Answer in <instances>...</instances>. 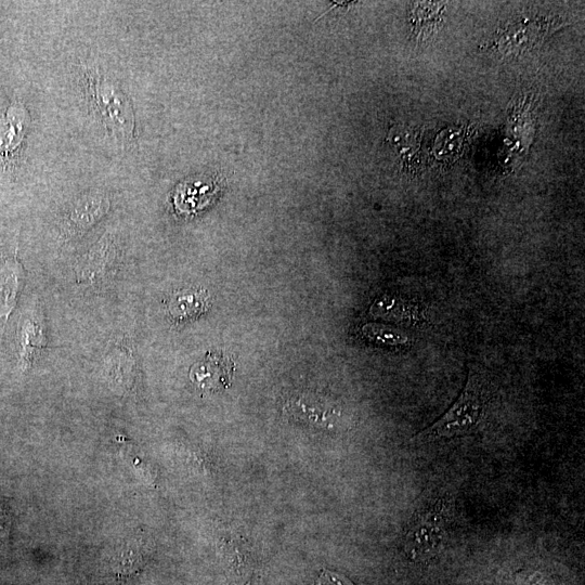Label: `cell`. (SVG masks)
<instances>
[{
	"label": "cell",
	"instance_id": "cell-11",
	"mask_svg": "<svg viewBox=\"0 0 585 585\" xmlns=\"http://www.w3.org/2000/svg\"><path fill=\"white\" fill-rule=\"evenodd\" d=\"M362 332L368 340L383 345L401 346L410 343L406 333L383 324L370 323L364 325Z\"/></svg>",
	"mask_w": 585,
	"mask_h": 585
},
{
	"label": "cell",
	"instance_id": "cell-8",
	"mask_svg": "<svg viewBox=\"0 0 585 585\" xmlns=\"http://www.w3.org/2000/svg\"><path fill=\"white\" fill-rule=\"evenodd\" d=\"M106 370L115 386L123 390L134 383L136 362L132 353L124 348H116L106 361Z\"/></svg>",
	"mask_w": 585,
	"mask_h": 585
},
{
	"label": "cell",
	"instance_id": "cell-3",
	"mask_svg": "<svg viewBox=\"0 0 585 585\" xmlns=\"http://www.w3.org/2000/svg\"><path fill=\"white\" fill-rule=\"evenodd\" d=\"M451 518L450 502L439 499L415 514L405 536V552L412 562L431 561L444 546Z\"/></svg>",
	"mask_w": 585,
	"mask_h": 585
},
{
	"label": "cell",
	"instance_id": "cell-7",
	"mask_svg": "<svg viewBox=\"0 0 585 585\" xmlns=\"http://www.w3.org/2000/svg\"><path fill=\"white\" fill-rule=\"evenodd\" d=\"M234 372V363L225 355H212L207 357L194 371L195 380L204 383L210 388L228 387ZM192 374V375H193Z\"/></svg>",
	"mask_w": 585,
	"mask_h": 585
},
{
	"label": "cell",
	"instance_id": "cell-12",
	"mask_svg": "<svg viewBox=\"0 0 585 585\" xmlns=\"http://www.w3.org/2000/svg\"><path fill=\"white\" fill-rule=\"evenodd\" d=\"M516 585H556L555 581L548 575L537 570H522L514 576Z\"/></svg>",
	"mask_w": 585,
	"mask_h": 585
},
{
	"label": "cell",
	"instance_id": "cell-4",
	"mask_svg": "<svg viewBox=\"0 0 585 585\" xmlns=\"http://www.w3.org/2000/svg\"><path fill=\"white\" fill-rule=\"evenodd\" d=\"M110 199L106 193L89 192L78 198L69 208L61 223V234L65 241L84 234L107 215Z\"/></svg>",
	"mask_w": 585,
	"mask_h": 585
},
{
	"label": "cell",
	"instance_id": "cell-6",
	"mask_svg": "<svg viewBox=\"0 0 585 585\" xmlns=\"http://www.w3.org/2000/svg\"><path fill=\"white\" fill-rule=\"evenodd\" d=\"M116 257V246L109 234H106L90 250L84 265L77 271L78 281L97 282L109 271Z\"/></svg>",
	"mask_w": 585,
	"mask_h": 585
},
{
	"label": "cell",
	"instance_id": "cell-13",
	"mask_svg": "<svg viewBox=\"0 0 585 585\" xmlns=\"http://www.w3.org/2000/svg\"><path fill=\"white\" fill-rule=\"evenodd\" d=\"M13 517L9 506L0 499V546L8 543L12 528Z\"/></svg>",
	"mask_w": 585,
	"mask_h": 585
},
{
	"label": "cell",
	"instance_id": "cell-2",
	"mask_svg": "<svg viewBox=\"0 0 585 585\" xmlns=\"http://www.w3.org/2000/svg\"><path fill=\"white\" fill-rule=\"evenodd\" d=\"M86 76L87 95L101 122L115 137L126 141L132 139L135 112L128 96L119 85L98 72L88 71Z\"/></svg>",
	"mask_w": 585,
	"mask_h": 585
},
{
	"label": "cell",
	"instance_id": "cell-14",
	"mask_svg": "<svg viewBox=\"0 0 585 585\" xmlns=\"http://www.w3.org/2000/svg\"><path fill=\"white\" fill-rule=\"evenodd\" d=\"M315 585H356L343 575L331 570L323 569Z\"/></svg>",
	"mask_w": 585,
	"mask_h": 585
},
{
	"label": "cell",
	"instance_id": "cell-5",
	"mask_svg": "<svg viewBox=\"0 0 585 585\" xmlns=\"http://www.w3.org/2000/svg\"><path fill=\"white\" fill-rule=\"evenodd\" d=\"M25 279L26 271L16 252L0 266V323H6L15 310Z\"/></svg>",
	"mask_w": 585,
	"mask_h": 585
},
{
	"label": "cell",
	"instance_id": "cell-10",
	"mask_svg": "<svg viewBox=\"0 0 585 585\" xmlns=\"http://www.w3.org/2000/svg\"><path fill=\"white\" fill-rule=\"evenodd\" d=\"M206 304L207 299L203 292L186 291L173 298L169 304V312L176 319H189L199 316L204 311Z\"/></svg>",
	"mask_w": 585,
	"mask_h": 585
},
{
	"label": "cell",
	"instance_id": "cell-1",
	"mask_svg": "<svg viewBox=\"0 0 585 585\" xmlns=\"http://www.w3.org/2000/svg\"><path fill=\"white\" fill-rule=\"evenodd\" d=\"M486 390L479 374L471 370L458 400L433 425L414 436L415 441L452 439L477 432L486 413Z\"/></svg>",
	"mask_w": 585,
	"mask_h": 585
},
{
	"label": "cell",
	"instance_id": "cell-9",
	"mask_svg": "<svg viewBox=\"0 0 585 585\" xmlns=\"http://www.w3.org/2000/svg\"><path fill=\"white\" fill-rule=\"evenodd\" d=\"M410 21L415 37H427L434 33L437 26L441 23L442 13H444L445 6L442 4H416Z\"/></svg>",
	"mask_w": 585,
	"mask_h": 585
}]
</instances>
